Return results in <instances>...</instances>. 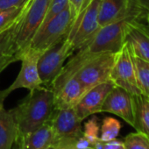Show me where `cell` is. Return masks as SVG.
Listing matches in <instances>:
<instances>
[{
  "label": "cell",
  "instance_id": "1",
  "mask_svg": "<svg viewBox=\"0 0 149 149\" xmlns=\"http://www.w3.org/2000/svg\"><path fill=\"white\" fill-rule=\"evenodd\" d=\"M54 109V92L50 88L43 86L31 91L10 111L17 125L16 137H24L48 122Z\"/></svg>",
  "mask_w": 149,
  "mask_h": 149
},
{
  "label": "cell",
  "instance_id": "2",
  "mask_svg": "<svg viewBox=\"0 0 149 149\" xmlns=\"http://www.w3.org/2000/svg\"><path fill=\"white\" fill-rule=\"evenodd\" d=\"M146 13L138 9L119 20L99 27L91 40L77 51L74 57L82 61L106 53H118L125 42L128 23L133 20L140 21L146 17Z\"/></svg>",
  "mask_w": 149,
  "mask_h": 149
},
{
  "label": "cell",
  "instance_id": "3",
  "mask_svg": "<svg viewBox=\"0 0 149 149\" xmlns=\"http://www.w3.org/2000/svg\"><path fill=\"white\" fill-rule=\"evenodd\" d=\"M49 122L54 132L50 149H74L84 137L82 121L74 108L54 109Z\"/></svg>",
  "mask_w": 149,
  "mask_h": 149
},
{
  "label": "cell",
  "instance_id": "4",
  "mask_svg": "<svg viewBox=\"0 0 149 149\" xmlns=\"http://www.w3.org/2000/svg\"><path fill=\"white\" fill-rule=\"evenodd\" d=\"M50 2L51 0H27L15 35V45L19 55L30 45L32 39L42 26Z\"/></svg>",
  "mask_w": 149,
  "mask_h": 149
},
{
  "label": "cell",
  "instance_id": "5",
  "mask_svg": "<svg viewBox=\"0 0 149 149\" xmlns=\"http://www.w3.org/2000/svg\"><path fill=\"white\" fill-rule=\"evenodd\" d=\"M76 18L69 6L43 25L32 39L29 47L43 52L62 38L68 36Z\"/></svg>",
  "mask_w": 149,
  "mask_h": 149
},
{
  "label": "cell",
  "instance_id": "6",
  "mask_svg": "<svg viewBox=\"0 0 149 149\" xmlns=\"http://www.w3.org/2000/svg\"><path fill=\"white\" fill-rule=\"evenodd\" d=\"M74 52L72 44L66 36L41 53L38 61V69L45 87H50L64 67L65 61Z\"/></svg>",
  "mask_w": 149,
  "mask_h": 149
},
{
  "label": "cell",
  "instance_id": "7",
  "mask_svg": "<svg viewBox=\"0 0 149 149\" xmlns=\"http://www.w3.org/2000/svg\"><path fill=\"white\" fill-rule=\"evenodd\" d=\"M41 53V51L36 50L28 46L20 54L19 61H21V68L19 73L9 88L0 91V100L4 102L11 92L18 89L24 88L31 91L40 89L44 86L38 69V61Z\"/></svg>",
  "mask_w": 149,
  "mask_h": 149
},
{
  "label": "cell",
  "instance_id": "8",
  "mask_svg": "<svg viewBox=\"0 0 149 149\" xmlns=\"http://www.w3.org/2000/svg\"><path fill=\"white\" fill-rule=\"evenodd\" d=\"M100 2L101 0H91L73 24L68 39L71 42L74 51H77L84 46L99 29L98 14Z\"/></svg>",
  "mask_w": 149,
  "mask_h": 149
},
{
  "label": "cell",
  "instance_id": "9",
  "mask_svg": "<svg viewBox=\"0 0 149 149\" xmlns=\"http://www.w3.org/2000/svg\"><path fill=\"white\" fill-rule=\"evenodd\" d=\"M110 80L114 85L127 91L133 96L141 94L137 84L132 53L126 42H125L122 48L116 54L110 74Z\"/></svg>",
  "mask_w": 149,
  "mask_h": 149
},
{
  "label": "cell",
  "instance_id": "10",
  "mask_svg": "<svg viewBox=\"0 0 149 149\" xmlns=\"http://www.w3.org/2000/svg\"><path fill=\"white\" fill-rule=\"evenodd\" d=\"M127 91L114 86L108 93L101 112H109L115 114L124 119L128 125H134V98Z\"/></svg>",
  "mask_w": 149,
  "mask_h": 149
},
{
  "label": "cell",
  "instance_id": "11",
  "mask_svg": "<svg viewBox=\"0 0 149 149\" xmlns=\"http://www.w3.org/2000/svg\"><path fill=\"white\" fill-rule=\"evenodd\" d=\"M49 88L54 92L55 109L74 108L87 91L74 76L54 83Z\"/></svg>",
  "mask_w": 149,
  "mask_h": 149
},
{
  "label": "cell",
  "instance_id": "12",
  "mask_svg": "<svg viewBox=\"0 0 149 149\" xmlns=\"http://www.w3.org/2000/svg\"><path fill=\"white\" fill-rule=\"evenodd\" d=\"M114 86V84L108 80L87 91L74 107L78 118L83 121L90 116L101 112L103 104Z\"/></svg>",
  "mask_w": 149,
  "mask_h": 149
},
{
  "label": "cell",
  "instance_id": "13",
  "mask_svg": "<svg viewBox=\"0 0 149 149\" xmlns=\"http://www.w3.org/2000/svg\"><path fill=\"white\" fill-rule=\"evenodd\" d=\"M125 42L134 55L149 62V27L138 20L129 22Z\"/></svg>",
  "mask_w": 149,
  "mask_h": 149
},
{
  "label": "cell",
  "instance_id": "14",
  "mask_svg": "<svg viewBox=\"0 0 149 149\" xmlns=\"http://www.w3.org/2000/svg\"><path fill=\"white\" fill-rule=\"evenodd\" d=\"M138 9L141 8L131 0H101L98 14L99 26L119 20Z\"/></svg>",
  "mask_w": 149,
  "mask_h": 149
},
{
  "label": "cell",
  "instance_id": "15",
  "mask_svg": "<svg viewBox=\"0 0 149 149\" xmlns=\"http://www.w3.org/2000/svg\"><path fill=\"white\" fill-rule=\"evenodd\" d=\"M53 136V128L48 121L24 137H16L13 146L15 149H50Z\"/></svg>",
  "mask_w": 149,
  "mask_h": 149
},
{
  "label": "cell",
  "instance_id": "16",
  "mask_svg": "<svg viewBox=\"0 0 149 149\" xmlns=\"http://www.w3.org/2000/svg\"><path fill=\"white\" fill-rule=\"evenodd\" d=\"M3 103L0 100V149H13L17 125L13 114L4 108Z\"/></svg>",
  "mask_w": 149,
  "mask_h": 149
},
{
  "label": "cell",
  "instance_id": "17",
  "mask_svg": "<svg viewBox=\"0 0 149 149\" xmlns=\"http://www.w3.org/2000/svg\"><path fill=\"white\" fill-rule=\"evenodd\" d=\"M134 98V125L133 128L149 137V97L137 95Z\"/></svg>",
  "mask_w": 149,
  "mask_h": 149
},
{
  "label": "cell",
  "instance_id": "18",
  "mask_svg": "<svg viewBox=\"0 0 149 149\" xmlns=\"http://www.w3.org/2000/svg\"><path fill=\"white\" fill-rule=\"evenodd\" d=\"M21 14L11 26H9L7 28L0 32V55L19 54L17 48H16V45H15V35H16L18 23H19Z\"/></svg>",
  "mask_w": 149,
  "mask_h": 149
},
{
  "label": "cell",
  "instance_id": "19",
  "mask_svg": "<svg viewBox=\"0 0 149 149\" xmlns=\"http://www.w3.org/2000/svg\"><path fill=\"white\" fill-rule=\"evenodd\" d=\"M132 57L134 63L138 87L142 95L149 97V62L137 57L132 53Z\"/></svg>",
  "mask_w": 149,
  "mask_h": 149
},
{
  "label": "cell",
  "instance_id": "20",
  "mask_svg": "<svg viewBox=\"0 0 149 149\" xmlns=\"http://www.w3.org/2000/svg\"><path fill=\"white\" fill-rule=\"evenodd\" d=\"M121 125L118 120L111 117H106L103 119L101 126L100 139L103 141H110L115 139L120 132Z\"/></svg>",
  "mask_w": 149,
  "mask_h": 149
},
{
  "label": "cell",
  "instance_id": "21",
  "mask_svg": "<svg viewBox=\"0 0 149 149\" xmlns=\"http://www.w3.org/2000/svg\"><path fill=\"white\" fill-rule=\"evenodd\" d=\"M125 149H149V137L141 132L129 133L124 139Z\"/></svg>",
  "mask_w": 149,
  "mask_h": 149
},
{
  "label": "cell",
  "instance_id": "22",
  "mask_svg": "<svg viewBox=\"0 0 149 149\" xmlns=\"http://www.w3.org/2000/svg\"><path fill=\"white\" fill-rule=\"evenodd\" d=\"M99 124H98V118L97 117L92 115V118H91L85 124L83 130L84 136L86 138V139L91 143V146L95 144V142L99 139Z\"/></svg>",
  "mask_w": 149,
  "mask_h": 149
},
{
  "label": "cell",
  "instance_id": "23",
  "mask_svg": "<svg viewBox=\"0 0 149 149\" xmlns=\"http://www.w3.org/2000/svg\"><path fill=\"white\" fill-rule=\"evenodd\" d=\"M26 4V2L20 7L0 12V32L7 28L9 26H11L19 17V15L22 13L23 10L25 9Z\"/></svg>",
  "mask_w": 149,
  "mask_h": 149
},
{
  "label": "cell",
  "instance_id": "24",
  "mask_svg": "<svg viewBox=\"0 0 149 149\" xmlns=\"http://www.w3.org/2000/svg\"><path fill=\"white\" fill-rule=\"evenodd\" d=\"M68 5V0H51L48 11L47 13V15L45 17L42 26L45 25L47 22H48L53 17H54L55 15L60 13L61 11H63L67 7Z\"/></svg>",
  "mask_w": 149,
  "mask_h": 149
},
{
  "label": "cell",
  "instance_id": "25",
  "mask_svg": "<svg viewBox=\"0 0 149 149\" xmlns=\"http://www.w3.org/2000/svg\"><path fill=\"white\" fill-rule=\"evenodd\" d=\"M92 147L96 149H125L124 142L120 140L115 139L110 141H103L100 138L95 142Z\"/></svg>",
  "mask_w": 149,
  "mask_h": 149
},
{
  "label": "cell",
  "instance_id": "26",
  "mask_svg": "<svg viewBox=\"0 0 149 149\" xmlns=\"http://www.w3.org/2000/svg\"><path fill=\"white\" fill-rule=\"evenodd\" d=\"M20 60V56L19 54H3L0 55V74L2 71L6 68L10 64L14 61H18Z\"/></svg>",
  "mask_w": 149,
  "mask_h": 149
},
{
  "label": "cell",
  "instance_id": "27",
  "mask_svg": "<svg viewBox=\"0 0 149 149\" xmlns=\"http://www.w3.org/2000/svg\"><path fill=\"white\" fill-rule=\"evenodd\" d=\"M26 0H0V12L22 6Z\"/></svg>",
  "mask_w": 149,
  "mask_h": 149
},
{
  "label": "cell",
  "instance_id": "28",
  "mask_svg": "<svg viewBox=\"0 0 149 149\" xmlns=\"http://www.w3.org/2000/svg\"><path fill=\"white\" fill-rule=\"evenodd\" d=\"M83 4H84V0H68V5L74 15L76 19L80 14V12L83 7Z\"/></svg>",
  "mask_w": 149,
  "mask_h": 149
},
{
  "label": "cell",
  "instance_id": "29",
  "mask_svg": "<svg viewBox=\"0 0 149 149\" xmlns=\"http://www.w3.org/2000/svg\"><path fill=\"white\" fill-rule=\"evenodd\" d=\"M131 1L146 12L149 11V0H131Z\"/></svg>",
  "mask_w": 149,
  "mask_h": 149
},
{
  "label": "cell",
  "instance_id": "30",
  "mask_svg": "<svg viewBox=\"0 0 149 149\" xmlns=\"http://www.w3.org/2000/svg\"><path fill=\"white\" fill-rule=\"evenodd\" d=\"M146 21L148 23V26H149V11L146 13Z\"/></svg>",
  "mask_w": 149,
  "mask_h": 149
},
{
  "label": "cell",
  "instance_id": "31",
  "mask_svg": "<svg viewBox=\"0 0 149 149\" xmlns=\"http://www.w3.org/2000/svg\"><path fill=\"white\" fill-rule=\"evenodd\" d=\"M83 149H96V148H94V147H92V146H89V147H86V148H83Z\"/></svg>",
  "mask_w": 149,
  "mask_h": 149
}]
</instances>
